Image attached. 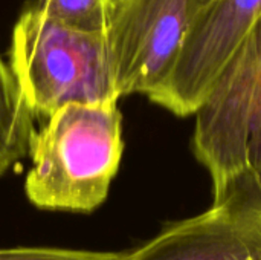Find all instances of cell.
<instances>
[{"label":"cell","mask_w":261,"mask_h":260,"mask_svg":"<svg viewBox=\"0 0 261 260\" xmlns=\"http://www.w3.org/2000/svg\"><path fill=\"white\" fill-rule=\"evenodd\" d=\"M34 133L28 201L44 211L90 215L107 199L119 170L124 141L116 103H70Z\"/></svg>","instance_id":"obj_1"},{"label":"cell","mask_w":261,"mask_h":260,"mask_svg":"<svg viewBox=\"0 0 261 260\" xmlns=\"http://www.w3.org/2000/svg\"><path fill=\"white\" fill-rule=\"evenodd\" d=\"M193 152L213 182V205H261V17L196 110Z\"/></svg>","instance_id":"obj_2"},{"label":"cell","mask_w":261,"mask_h":260,"mask_svg":"<svg viewBox=\"0 0 261 260\" xmlns=\"http://www.w3.org/2000/svg\"><path fill=\"white\" fill-rule=\"evenodd\" d=\"M9 66L31 112L38 116L47 118L70 103L119 100L107 31L69 25L35 2L15 21Z\"/></svg>","instance_id":"obj_3"},{"label":"cell","mask_w":261,"mask_h":260,"mask_svg":"<svg viewBox=\"0 0 261 260\" xmlns=\"http://www.w3.org/2000/svg\"><path fill=\"white\" fill-rule=\"evenodd\" d=\"M214 0H121L107 28L118 97L153 92Z\"/></svg>","instance_id":"obj_4"},{"label":"cell","mask_w":261,"mask_h":260,"mask_svg":"<svg viewBox=\"0 0 261 260\" xmlns=\"http://www.w3.org/2000/svg\"><path fill=\"white\" fill-rule=\"evenodd\" d=\"M260 17L261 0H214L148 100L177 116L194 115Z\"/></svg>","instance_id":"obj_5"},{"label":"cell","mask_w":261,"mask_h":260,"mask_svg":"<svg viewBox=\"0 0 261 260\" xmlns=\"http://www.w3.org/2000/svg\"><path fill=\"white\" fill-rule=\"evenodd\" d=\"M127 260H261V205L229 201L165 225Z\"/></svg>","instance_id":"obj_6"},{"label":"cell","mask_w":261,"mask_h":260,"mask_svg":"<svg viewBox=\"0 0 261 260\" xmlns=\"http://www.w3.org/2000/svg\"><path fill=\"white\" fill-rule=\"evenodd\" d=\"M34 116L11 66L0 57V176L29 155Z\"/></svg>","instance_id":"obj_7"},{"label":"cell","mask_w":261,"mask_h":260,"mask_svg":"<svg viewBox=\"0 0 261 260\" xmlns=\"http://www.w3.org/2000/svg\"><path fill=\"white\" fill-rule=\"evenodd\" d=\"M121 0H35L46 12L84 29L107 31Z\"/></svg>","instance_id":"obj_8"},{"label":"cell","mask_w":261,"mask_h":260,"mask_svg":"<svg viewBox=\"0 0 261 260\" xmlns=\"http://www.w3.org/2000/svg\"><path fill=\"white\" fill-rule=\"evenodd\" d=\"M130 250L96 251L61 247H9L0 248V260H127Z\"/></svg>","instance_id":"obj_9"}]
</instances>
